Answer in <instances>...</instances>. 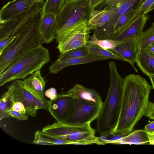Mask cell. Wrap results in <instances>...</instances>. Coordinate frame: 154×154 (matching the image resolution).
Wrapping results in <instances>:
<instances>
[{"mask_svg": "<svg viewBox=\"0 0 154 154\" xmlns=\"http://www.w3.org/2000/svg\"><path fill=\"white\" fill-rule=\"evenodd\" d=\"M89 52L98 56L104 57L109 59H113L126 62V60L122 57L113 51L109 50L103 49L96 45H92L88 47Z\"/></svg>", "mask_w": 154, "mask_h": 154, "instance_id": "cell-24", "label": "cell"}, {"mask_svg": "<svg viewBox=\"0 0 154 154\" xmlns=\"http://www.w3.org/2000/svg\"><path fill=\"white\" fill-rule=\"evenodd\" d=\"M74 100L72 97L66 93L58 94L55 100H48V111L57 122L64 123Z\"/></svg>", "mask_w": 154, "mask_h": 154, "instance_id": "cell-11", "label": "cell"}, {"mask_svg": "<svg viewBox=\"0 0 154 154\" xmlns=\"http://www.w3.org/2000/svg\"><path fill=\"white\" fill-rule=\"evenodd\" d=\"M116 44V43L113 40L99 39L97 38L95 34L94 33L91 40L88 42L87 46L88 47L94 45L105 49L114 51Z\"/></svg>", "mask_w": 154, "mask_h": 154, "instance_id": "cell-27", "label": "cell"}, {"mask_svg": "<svg viewBox=\"0 0 154 154\" xmlns=\"http://www.w3.org/2000/svg\"><path fill=\"white\" fill-rule=\"evenodd\" d=\"M137 39H127L117 43L115 50L113 51L123 57L137 72L134 64L138 52Z\"/></svg>", "mask_w": 154, "mask_h": 154, "instance_id": "cell-15", "label": "cell"}, {"mask_svg": "<svg viewBox=\"0 0 154 154\" xmlns=\"http://www.w3.org/2000/svg\"><path fill=\"white\" fill-rule=\"evenodd\" d=\"M147 51L154 54V42L145 49Z\"/></svg>", "mask_w": 154, "mask_h": 154, "instance_id": "cell-37", "label": "cell"}, {"mask_svg": "<svg viewBox=\"0 0 154 154\" xmlns=\"http://www.w3.org/2000/svg\"><path fill=\"white\" fill-rule=\"evenodd\" d=\"M124 87L119 118L113 136L127 135L144 116L152 87L140 75L130 74L124 79Z\"/></svg>", "mask_w": 154, "mask_h": 154, "instance_id": "cell-1", "label": "cell"}, {"mask_svg": "<svg viewBox=\"0 0 154 154\" xmlns=\"http://www.w3.org/2000/svg\"><path fill=\"white\" fill-rule=\"evenodd\" d=\"M13 104L11 96L7 90L2 96L0 100V119L5 113L11 109Z\"/></svg>", "mask_w": 154, "mask_h": 154, "instance_id": "cell-29", "label": "cell"}, {"mask_svg": "<svg viewBox=\"0 0 154 154\" xmlns=\"http://www.w3.org/2000/svg\"><path fill=\"white\" fill-rule=\"evenodd\" d=\"M57 26V16L50 13L43 14L39 30L44 43H49L55 39Z\"/></svg>", "mask_w": 154, "mask_h": 154, "instance_id": "cell-14", "label": "cell"}, {"mask_svg": "<svg viewBox=\"0 0 154 154\" xmlns=\"http://www.w3.org/2000/svg\"><path fill=\"white\" fill-rule=\"evenodd\" d=\"M108 59L106 57L90 54L82 57L73 58L60 61L56 60L50 66L49 72L50 73L56 74L64 68L71 65L86 63Z\"/></svg>", "mask_w": 154, "mask_h": 154, "instance_id": "cell-17", "label": "cell"}, {"mask_svg": "<svg viewBox=\"0 0 154 154\" xmlns=\"http://www.w3.org/2000/svg\"><path fill=\"white\" fill-rule=\"evenodd\" d=\"M42 131L58 137L69 142L70 144L86 145L96 144L97 142L95 136V130L90 124L75 126L57 122L44 127Z\"/></svg>", "mask_w": 154, "mask_h": 154, "instance_id": "cell-6", "label": "cell"}, {"mask_svg": "<svg viewBox=\"0 0 154 154\" xmlns=\"http://www.w3.org/2000/svg\"><path fill=\"white\" fill-rule=\"evenodd\" d=\"M140 0H112V3L115 6V12L110 20L104 26L94 29L97 38L100 39L113 40L116 35L114 27L119 17L133 9L134 5L138 4Z\"/></svg>", "mask_w": 154, "mask_h": 154, "instance_id": "cell-10", "label": "cell"}, {"mask_svg": "<svg viewBox=\"0 0 154 154\" xmlns=\"http://www.w3.org/2000/svg\"><path fill=\"white\" fill-rule=\"evenodd\" d=\"M90 1L65 0L57 16V26L56 36L78 24L88 23L92 10Z\"/></svg>", "mask_w": 154, "mask_h": 154, "instance_id": "cell-5", "label": "cell"}, {"mask_svg": "<svg viewBox=\"0 0 154 154\" xmlns=\"http://www.w3.org/2000/svg\"><path fill=\"white\" fill-rule=\"evenodd\" d=\"M33 143L42 145H61L70 144L69 142L58 137L42 131H37L35 134Z\"/></svg>", "mask_w": 154, "mask_h": 154, "instance_id": "cell-22", "label": "cell"}, {"mask_svg": "<svg viewBox=\"0 0 154 154\" xmlns=\"http://www.w3.org/2000/svg\"><path fill=\"white\" fill-rule=\"evenodd\" d=\"M149 17L147 14H141L116 35L113 39L116 43L125 40L138 39L143 32V30Z\"/></svg>", "mask_w": 154, "mask_h": 154, "instance_id": "cell-13", "label": "cell"}, {"mask_svg": "<svg viewBox=\"0 0 154 154\" xmlns=\"http://www.w3.org/2000/svg\"><path fill=\"white\" fill-rule=\"evenodd\" d=\"M103 102L90 103L74 99L68 116L63 123L81 126L91 123L97 119Z\"/></svg>", "mask_w": 154, "mask_h": 154, "instance_id": "cell-8", "label": "cell"}, {"mask_svg": "<svg viewBox=\"0 0 154 154\" xmlns=\"http://www.w3.org/2000/svg\"><path fill=\"white\" fill-rule=\"evenodd\" d=\"M11 109L26 115V110L24 104L19 101L13 102Z\"/></svg>", "mask_w": 154, "mask_h": 154, "instance_id": "cell-33", "label": "cell"}, {"mask_svg": "<svg viewBox=\"0 0 154 154\" xmlns=\"http://www.w3.org/2000/svg\"><path fill=\"white\" fill-rule=\"evenodd\" d=\"M138 52L144 50L154 42V22L143 32L137 39Z\"/></svg>", "mask_w": 154, "mask_h": 154, "instance_id": "cell-23", "label": "cell"}, {"mask_svg": "<svg viewBox=\"0 0 154 154\" xmlns=\"http://www.w3.org/2000/svg\"><path fill=\"white\" fill-rule=\"evenodd\" d=\"M50 60L49 51L42 45L23 54L11 63L0 74V86L16 80L25 79L41 70Z\"/></svg>", "mask_w": 154, "mask_h": 154, "instance_id": "cell-4", "label": "cell"}, {"mask_svg": "<svg viewBox=\"0 0 154 154\" xmlns=\"http://www.w3.org/2000/svg\"><path fill=\"white\" fill-rule=\"evenodd\" d=\"M115 8L111 3L101 10H92L88 23L91 29L94 30L106 24L115 12Z\"/></svg>", "mask_w": 154, "mask_h": 154, "instance_id": "cell-16", "label": "cell"}, {"mask_svg": "<svg viewBox=\"0 0 154 154\" xmlns=\"http://www.w3.org/2000/svg\"><path fill=\"white\" fill-rule=\"evenodd\" d=\"M134 8L119 17L114 27V31L115 35L120 32L136 18L134 16Z\"/></svg>", "mask_w": 154, "mask_h": 154, "instance_id": "cell-25", "label": "cell"}, {"mask_svg": "<svg viewBox=\"0 0 154 154\" xmlns=\"http://www.w3.org/2000/svg\"><path fill=\"white\" fill-rule=\"evenodd\" d=\"M91 29L88 23L78 24L56 36L57 48L60 53L82 46H87Z\"/></svg>", "mask_w": 154, "mask_h": 154, "instance_id": "cell-9", "label": "cell"}, {"mask_svg": "<svg viewBox=\"0 0 154 154\" xmlns=\"http://www.w3.org/2000/svg\"><path fill=\"white\" fill-rule=\"evenodd\" d=\"M148 135L149 139V144L150 145H154V133H148Z\"/></svg>", "mask_w": 154, "mask_h": 154, "instance_id": "cell-38", "label": "cell"}, {"mask_svg": "<svg viewBox=\"0 0 154 154\" xmlns=\"http://www.w3.org/2000/svg\"><path fill=\"white\" fill-rule=\"evenodd\" d=\"M110 83L108 94L97 119V128L101 136H109L115 129L120 112L124 79L119 74L114 61L109 64Z\"/></svg>", "mask_w": 154, "mask_h": 154, "instance_id": "cell-3", "label": "cell"}, {"mask_svg": "<svg viewBox=\"0 0 154 154\" xmlns=\"http://www.w3.org/2000/svg\"><path fill=\"white\" fill-rule=\"evenodd\" d=\"M65 0H46L43 7V14L50 13L57 15Z\"/></svg>", "mask_w": 154, "mask_h": 154, "instance_id": "cell-28", "label": "cell"}, {"mask_svg": "<svg viewBox=\"0 0 154 154\" xmlns=\"http://www.w3.org/2000/svg\"><path fill=\"white\" fill-rule=\"evenodd\" d=\"M144 0H140L138 4L136 5L134 8H137L141 5Z\"/></svg>", "mask_w": 154, "mask_h": 154, "instance_id": "cell-40", "label": "cell"}, {"mask_svg": "<svg viewBox=\"0 0 154 154\" xmlns=\"http://www.w3.org/2000/svg\"><path fill=\"white\" fill-rule=\"evenodd\" d=\"M148 77L150 78L152 85V88L154 90V75H151Z\"/></svg>", "mask_w": 154, "mask_h": 154, "instance_id": "cell-39", "label": "cell"}, {"mask_svg": "<svg viewBox=\"0 0 154 154\" xmlns=\"http://www.w3.org/2000/svg\"><path fill=\"white\" fill-rule=\"evenodd\" d=\"M44 0H13L8 2L0 11V21L12 19Z\"/></svg>", "mask_w": 154, "mask_h": 154, "instance_id": "cell-12", "label": "cell"}, {"mask_svg": "<svg viewBox=\"0 0 154 154\" xmlns=\"http://www.w3.org/2000/svg\"><path fill=\"white\" fill-rule=\"evenodd\" d=\"M145 116L150 119L154 120V103L149 101Z\"/></svg>", "mask_w": 154, "mask_h": 154, "instance_id": "cell-34", "label": "cell"}, {"mask_svg": "<svg viewBox=\"0 0 154 154\" xmlns=\"http://www.w3.org/2000/svg\"><path fill=\"white\" fill-rule=\"evenodd\" d=\"M148 133L144 130H138L130 132L123 137L109 143L121 144L141 145L149 143Z\"/></svg>", "mask_w": 154, "mask_h": 154, "instance_id": "cell-21", "label": "cell"}, {"mask_svg": "<svg viewBox=\"0 0 154 154\" xmlns=\"http://www.w3.org/2000/svg\"><path fill=\"white\" fill-rule=\"evenodd\" d=\"M136 62L139 69L148 76L154 75V54L145 49L138 52Z\"/></svg>", "mask_w": 154, "mask_h": 154, "instance_id": "cell-20", "label": "cell"}, {"mask_svg": "<svg viewBox=\"0 0 154 154\" xmlns=\"http://www.w3.org/2000/svg\"><path fill=\"white\" fill-rule=\"evenodd\" d=\"M144 130L148 133H154V121L147 124Z\"/></svg>", "mask_w": 154, "mask_h": 154, "instance_id": "cell-36", "label": "cell"}, {"mask_svg": "<svg viewBox=\"0 0 154 154\" xmlns=\"http://www.w3.org/2000/svg\"><path fill=\"white\" fill-rule=\"evenodd\" d=\"M112 0H91L90 6L92 10H101L106 6Z\"/></svg>", "mask_w": 154, "mask_h": 154, "instance_id": "cell-32", "label": "cell"}, {"mask_svg": "<svg viewBox=\"0 0 154 154\" xmlns=\"http://www.w3.org/2000/svg\"><path fill=\"white\" fill-rule=\"evenodd\" d=\"M13 103L19 101L24 105L26 115L34 117L39 109L46 110L48 107V100L29 91L24 85L22 81L18 79L12 81L8 87Z\"/></svg>", "mask_w": 154, "mask_h": 154, "instance_id": "cell-7", "label": "cell"}, {"mask_svg": "<svg viewBox=\"0 0 154 154\" xmlns=\"http://www.w3.org/2000/svg\"><path fill=\"white\" fill-rule=\"evenodd\" d=\"M66 93L70 95L75 99L90 103L103 102L100 95L94 90L85 87L80 84L75 85Z\"/></svg>", "mask_w": 154, "mask_h": 154, "instance_id": "cell-18", "label": "cell"}, {"mask_svg": "<svg viewBox=\"0 0 154 154\" xmlns=\"http://www.w3.org/2000/svg\"><path fill=\"white\" fill-rule=\"evenodd\" d=\"M44 4L36 7L27 26L0 53V74L19 57L44 43L39 28Z\"/></svg>", "mask_w": 154, "mask_h": 154, "instance_id": "cell-2", "label": "cell"}, {"mask_svg": "<svg viewBox=\"0 0 154 154\" xmlns=\"http://www.w3.org/2000/svg\"><path fill=\"white\" fill-rule=\"evenodd\" d=\"M44 94L50 100H54L57 98L58 94L55 88H51L47 90L45 92Z\"/></svg>", "mask_w": 154, "mask_h": 154, "instance_id": "cell-35", "label": "cell"}, {"mask_svg": "<svg viewBox=\"0 0 154 154\" xmlns=\"http://www.w3.org/2000/svg\"><path fill=\"white\" fill-rule=\"evenodd\" d=\"M25 87L30 91L44 97L45 81L42 75L40 70L33 72L22 80Z\"/></svg>", "mask_w": 154, "mask_h": 154, "instance_id": "cell-19", "label": "cell"}, {"mask_svg": "<svg viewBox=\"0 0 154 154\" xmlns=\"http://www.w3.org/2000/svg\"><path fill=\"white\" fill-rule=\"evenodd\" d=\"M154 9V0H144L137 8H135V16L137 17L141 14H147Z\"/></svg>", "mask_w": 154, "mask_h": 154, "instance_id": "cell-30", "label": "cell"}, {"mask_svg": "<svg viewBox=\"0 0 154 154\" xmlns=\"http://www.w3.org/2000/svg\"><path fill=\"white\" fill-rule=\"evenodd\" d=\"M87 46L81 47L72 49L63 53H60L56 60L60 61L72 58L81 57L88 55L89 52Z\"/></svg>", "mask_w": 154, "mask_h": 154, "instance_id": "cell-26", "label": "cell"}, {"mask_svg": "<svg viewBox=\"0 0 154 154\" xmlns=\"http://www.w3.org/2000/svg\"><path fill=\"white\" fill-rule=\"evenodd\" d=\"M8 116L11 117L20 121L26 120L28 119V116L27 115L11 109L5 112L2 117L0 119L1 120Z\"/></svg>", "mask_w": 154, "mask_h": 154, "instance_id": "cell-31", "label": "cell"}]
</instances>
